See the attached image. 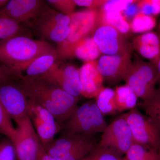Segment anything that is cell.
Wrapping results in <instances>:
<instances>
[{
  "label": "cell",
  "instance_id": "1",
  "mask_svg": "<svg viewBox=\"0 0 160 160\" xmlns=\"http://www.w3.org/2000/svg\"><path fill=\"white\" fill-rule=\"evenodd\" d=\"M18 82L27 98L49 110L62 125L77 109L79 98L72 96L42 77L23 75Z\"/></svg>",
  "mask_w": 160,
  "mask_h": 160
},
{
  "label": "cell",
  "instance_id": "2",
  "mask_svg": "<svg viewBox=\"0 0 160 160\" xmlns=\"http://www.w3.org/2000/svg\"><path fill=\"white\" fill-rule=\"evenodd\" d=\"M58 52L49 42L18 36L0 43V63L23 75L27 67L42 55Z\"/></svg>",
  "mask_w": 160,
  "mask_h": 160
},
{
  "label": "cell",
  "instance_id": "3",
  "mask_svg": "<svg viewBox=\"0 0 160 160\" xmlns=\"http://www.w3.org/2000/svg\"><path fill=\"white\" fill-rule=\"evenodd\" d=\"M69 16V35L57 47L60 60L72 58V50L75 46L83 39L92 37L99 26V10L87 9L73 12Z\"/></svg>",
  "mask_w": 160,
  "mask_h": 160
},
{
  "label": "cell",
  "instance_id": "4",
  "mask_svg": "<svg viewBox=\"0 0 160 160\" xmlns=\"http://www.w3.org/2000/svg\"><path fill=\"white\" fill-rule=\"evenodd\" d=\"M97 144L93 136L64 134L42 145L46 152L57 160H82Z\"/></svg>",
  "mask_w": 160,
  "mask_h": 160
},
{
  "label": "cell",
  "instance_id": "5",
  "mask_svg": "<svg viewBox=\"0 0 160 160\" xmlns=\"http://www.w3.org/2000/svg\"><path fill=\"white\" fill-rule=\"evenodd\" d=\"M107 123L95 102L89 101L78 106L74 113L62 125L64 134H81L93 136L102 133Z\"/></svg>",
  "mask_w": 160,
  "mask_h": 160
},
{
  "label": "cell",
  "instance_id": "6",
  "mask_svg": "<svg viewBox=\"0 0 160 160\" xmlns=\"http://www.w3.org/2000/svg\"><path fill=\"white\" fill-rule=\"evenodd\" d=\"M124 81L138 98L146 102L155 92L158 74L152 63L137 58L132 61L131 68Z\"/></svg>",
  "mask_w": 160,
  "mask_h": 160
},
{
  "label": "cell",
  "instance_id": "7",
  "mask_svg": "<svg viewBox=\"0 0 160 160\" xmlns=\"http://www.w3.org/2000/svg\"><path fill=\"white\" fill-rule=\"evenodd\" d=\"M121 116L129 125L135 142L157 152L160 147V133L148 117L136 107Z\"/></svg>",
  "mask_w": 160,
  "mask_h": 160
},
{
  "label": "cell",
  "instance_id": "8",
  "mask_svg": "<svg viewBox=\"0 0 160 160\" xmlns=\"http://www.w3.org/2000/svg\"><path fill=\"white\" fill-rule=\"evenodd\" d=\"M134 142L129 125L120 116L108 125L98 144L123 157Z\"/></svg>",
  "mask_w": 160,
  "mask_h": 160
},
{
  "label": "cell",
  "instance_id": "9",
  "mask_svg": "<svg viewBox=\"0 0 160 160\" xmlns=\"http://www.w3.org/2000/svg\"><path fill=\"white\" fill-rule=\"evenodd\" d=\"M28 115L40 142L43 145L54 139V137L63 129L51 112L33 100L28 99Z\"/></svg>",
  "mask_w": 160,
  "mask_h": 160
},
{
  "label": "cell",
  "instance_id": "10",
  "mask_svg": "<svg viewBox=\"0 0 160 160\" xmlns=\"http://www.w3.org/2000/svg\"><path fill=\"white\" fill-rule=\"evenodd\" d=\"M74 97L81 96L80 69L71 63L58 60L45 74L40 76Z\"/></svg>",
  "mask_w": 160,
  "mask_h": 160
},
{
  "label": "cell",
  "instance_id": "11",
  "mask_svg": "<svg viewBox=\"0 0 160 160\" xmlns=\"http://www.w3.org/2000/svg\"><path fill=\"white\" fill-rule=\"evenodd\" d=\"M18 81L0 83V100L6 112L15 122L28 116V98Z\"/></svg>",
  "mask_w": 160,
  "mask_h": 160
},
{
  "label": "cell",
  "instance_id": "12",
  "mask_svg": "<svg viewBox=\"0 0 160 160\" xmlns=\"http://www.w3.org/2000/svg\"><path fill=\"white\" fill-rule=\"evenodd\" d=\"M17 135L13 144L18 160H36L41 144L29 116L17 121Z\"/></svg>",
  "mask_w": 160,
  "mask_h": 160
},
{
  "label": "cell",
  "instance_id": "13",
  "mask_svg": "<svg viewBox=\"0 0 160 160\" xmlns=\"http://www.w3.org/2000/svg\"><path fill=\"white\" fill-rule=\"evenodd\" d=\"M132 52L101 56L98 60V67L104 82L109 86H114L125 79L132 64Z\"/></svg>",
  "mask_w": 160,
  "mask_h": 160
},
{
  "label": "cell",
  "instance_id": "14",
  "mask_svg": "<svg viewBox=\"0 0 160 160\" xmlns=\"http://www.w3.org/2000/svg\"><path fill=\"white\" fill-rule=\"evenodd\" d=\"M92 38L103 55L122 54L132 50L131 43L126 41V37L108 25L99 26Z\"/></svg>",
  "mask_w": 160,
  "mask_h": 160
},
{
  "label": "cell",
  "instance_id": "15",
  "mask_svg": "<svg viewBox=\"0 0 160 160\" xmlns=\"http://www.w3.org/2000/svg\"><path fill=\"white\" fill-rule=\"evenodd\" d=\"M42 0H10L0 10V16L19 23L29 22L49 8Z\"/></svg>",
  "mask_w": 160,
  "mask_h": 160
},
{
  "label": "cell",
  "instance_id": "16",
  "mask_svg": "<svg viewBox=\"0 0 160 160\" xmlns=\"http://www.w3.org/2000/svg\"><path fill=\"white\" fill-rule=\"evenodd\" d=\"M81 96L87 98H95L104 88V79L99 71L98 60L85 62L80 68Z\"/></svg>",
  "mask_w": 160,
  "mask_h": 160
},
{
  "label": "cell",
  "instance_id": "17",
  "mask_svg": "<svg viewBox=\"0 0 160 160\" xmlns=\"http://www.w3.org/2000/svg\"><path fill=\"white\" fill-rule=\"evenodd\" d=\"M131 46L141 56L153 63L160 52V35L155 32H149L132 38Z\"/></svg>",
  "mask_w": 160,
  "mask_h": 160
},
{
  "label": "cell",
  "instance_id": "18",
  "mask_svg": "<svg viewBox=\"0 0 160 160\" xmlns=\"http://www.w3.org/2000/svg\"><path fill=\"white\" fill-rule=\"evenodd\" d=\"M102 54L92 37H88L81 40L75 46L72 58H77L87 62L96 61Z\"/></svg>",
  "mask_w": 160,
  "mask_h": 160
},
{
  "label": "cell",
  "instance_id": "19",
  "mask_svg": "<svg viewBox=\"0 0 160 160\" xmlns=\"http://www.w3.org/2000/svg\"><path fill=\"white\" fill-rule=\"evenodd\" d=\"M32 26L42 41H51L57 43L58 45L65 41L69 33V26L42 25Z\"/></svg>",
  "mask_w": 160,
  "mask_h": 160
},
{
  "label": "cell",
  "instance_id": "20",
  "mask_svg": "<svg viewBox=\"0 0 160 160\" xmlns=\"http://www.w3.org/2000/svg\"><path fill=\"white\" fill-rule=\"evenodd\" d=\"M59 60L58 52L42 55L30 64L25 70V76H40L49 71ZM24 71V72H25Z\"/></svg>",
  "mask_w": 160,
  "mask_h": 160
},
{
  "label": "cell",
  "instance_id": "21",
  "mask_svg": "<svg viewBox=\"0 0 160 160\" xmlns=\"http://www.w3.org/2000/svg\"><path fill=\"white\" fill-rule=\"evenodd\" d=\"M101 25H108L113 27L126 37L131 32L128 21L120 12L99 10V26Z\"/></svg>",
  "mask_w": 160,
  "mask_h": 160
},
{
  "label": "cell",
  "instance_id": "22",
  "mask_svg": "<svg viewBox=\"0 0 160 160\" xmlns=\"http://www.w3.org/2000/svg\"><path fill=\"white\" fill-rule=\"evenodd\" d=\"M114 91L118 112L129 111L136 107L138 98L128 85L117 86Z\"/></svg>",
  "mask_w": 160,
  "mask_h": 160
},
{
  "label": "cell",
  "instance_id": "23",
  "mask_svg": "<svg viewBox=\"0 0 160 160\" xmlns=\"http://www.w3.org/2000/svg\"><path fill=\"white\" fill-rule=\"evenodd\" d=\"M95 98L96 104L103 115H113L118 112L114 89L104 87Z\"/></svg>",
  "mask_w": 160,
  "mask_h": 160
},
{
  "label": "cell",
  "instance_id": "24",
  "mask_svg": "<svg viewBox=\"0 0 160 160\" xmlns=\"http://www.w3.org/2000/svg\"><path fill=\"white\" fill-rule=\"evenodd\" d=\"M70 18L69 15L63 14L55 9L48 8L39 16L31 22L32 26L42 25H61L69 26Z\"/></svg>",
  "mask_w": 160,
  "mask_h": 160
},
{
  "label": "cell",
  "instance_id": "25",
  "mask_svg": "<svg viewBox=\"0 0 160 160\" xmlns=\"http://www.w3.org/2000/svg\"><path fill=\"white\" fill-rule=\"evenodd\" d=\"M140 105L160 132V86L149 99Z\"/></svg>",
  "mask_w": 160,
  "mask_h": 160
},
{
  "label": "cell",
  "instance_id": "26",
  "mask_svg": "<svg viewBox=\"0 0 160 160\" xmlns=\"http://www.w3.org/2000/svg\"><path fill=\"white\" fill-rule=\"evenodd\" d=\"M123 160H159L157 152L134 142L123 156Z\"/></svg>",
  "mask_w": 160,
  "mask_h": 160
},
{
  "label": "cell",
  "instance_id": "27",
  "mask_svg": "<svg viewBox=\"0 0 160 160\" xmlns=\"http://www.w3.org/2000/svg\"><path fill=\"white\" fill-rule=\"evenodd\" d=\"M130 31L133 33H142L149 32L156 25L155 16L138 12L129 23Z\"/></svg>",
  "mask_w": 160,
  "mask_h": 160
},
{
  "label": "cell",
  "instance_id": "28",
  "mask_svg": "<svg viewBox=\"0 0 160 160\" xmlns=\"http://www.w3.org/2000/svg\"><path fill=\"white\" fill-rule=\"evenodd\" d=\"M21 23L0 16V43L18 36H26Z\"/></svg>",
  "mask_w": 160,
  "mask_h": 160
},
{
  "label": "cell",
  "instance_id": "29",
  "mask_svg": "<svg viewBox=\"0 0 160 160\" xmlns=\"http://www.w3.org/2000/svg\"><path fill=\"white\" fill-rule=\"evenodd\" d=\"M11 120L0 100V134L9 138L13 143L17 131Z\"/></svg>",
  "mask_w": 160,
  "mask_h": 160
},
{
  "label": "cell",
  "instance_id": "30",
  "mask_svg": "<svg viewBox=\"0 0 160 160\" xmlns=\"http://www.w3.org/2000/svg\"><path fill=\"white\" fill-rule=\"evenodd\" d=\"M123 157L113 150L98 144L82 160H123Z\"/></svg>",
  "mask_w": 160,
  "mask_h": 160
},
{
  "label": "cell",
  "instance_id": "31",
  "mask_svg": "<svg viewBox=\"0 0 160 160\" xmlns=\"http://www.w3.org/2000/svg\"><path fill=\"white\" fill-rule=\"evenodd\" d=\"M139 12L155 16L160 13V0H139L136 2Z\"/></svg>",
  "mask_w": 160,
  "mask_h": 160
},
{
  "label": "cell",
  "instance_id": "32",
  "mask_svg": "<svg viewBox=\"0 0 160 160\" xmlns=\"http://www.w3.org/2000/svg\"><path fill=\"white\" fill-rule=\"evenodd\" d=\"M137 1L134 0H107L99 10L105 12L122 13L128 6Z\"/></svg>",
  "mask_w": 160,
  "mask_h": 160
},
{
  "label": "cell",
  "instance_id": "33",
  "mask_svg": "<svg viewBox=\"0 0 160 160\" xmlns=\"http://www.w3.org/2000/svg\"><path fill=\"white\" fill-rule=\"evenodd\" d=\"M17 155L14 144L9 138L0 140V160H16Z\"/></svg>",
  "mask_w": 160,
  "mask_h": 160
},
{
  "label": "cell",
  "instance_id": "34",
  "mask_svg": "<svg viewBox=\"0 0 160 160\" xmlns=\"http://www.w3.org/2000/svg\"><path fill=\"white\" fill-rule=\"evenodd\" d=\"M46 2L57 11L67 15L74 12L77 6L74 0H48Z\"/></svg>",
  "mask_w": 160,
  "mask_h": 160
},
{
  "label": "cell",
  "instance_id": "35",
  "mask_svg": "<svg viewBox=\"0 0 160 160\" xmlns=\"http://www.w3.org/2000/svg\"><path fill=\"white\" fill-rule=\"evenodd\" d=\"M23 75L12 71L2 63H0V83L10 81H18Z\"/></svg>",
  "mask_w": 160,
  "mask_h": 160
},
{
  "label": "cell",
  "instance_id": "36",
  "mask_svg": "<svg viewBox=\"0 0 160 160\" xmlns=\"http://www.w3.org/2000/svg\"><path fill=\"white\" fill-rule=\"evenodd\" d=\"M107 0H74L77 6L87 7L88 9L99 10Z\"/></svg>",
  "mask_w": 160,
  "mask_h": 160
},
{
  "label": "cell",
  "instance_id": "37",
  "mask_svg": "<svg viewBox=\"0 0 160 160\" xmlns=\"http://www.w3.org/2000/svg\"><path fill=\"white\" fill-rule=\"evenodd\" d=\"M136 2L133 3L128 6L127 9L122 13L127 20L128 18L132 19L138 12H139Z\"/></svg>",
  "mask_w": 160,
  "mask_h": 160
},
{
  "label": "cell",
  "instance_id": "38",
  "mask_svg": "<svg viewBox=\"0 0 160 160\" xmlns=\"http://www.w3.org/2000/svg\"><path fill=\"white\" fill-rule=\"evenodd\" d=\"M36 160H57L46 152L42 143L40 145Z\"/></svg>",
  "mask_w": 160,
  "mask_h": 160
},
{
  "label": "cell",
  "instance_id": "39",
  "mask_svg": "<svg viewBox=\"0 0 160 160\" xmlns=\"http://www.w3.org/2000/svg\"><path fill=\"white\" fill-rule=\"evenodd\" d=\"M152 63L155 66L157 70L158 74V82L160 83V52L157 58Z\"/></svg>",
  "mask_w": 160,
  "mask_h": 160
},
{
  "label": "cell",
  "instance_id": "40",
  "mask_svg": "<svg viewBox=\"0 0 160 160\" xmlns=\"http://www.w3.org/2000/svg\"><path fill=\"white\" fill-rule=\"evenodd\" d=\"M9 0H0V10L7 4Z\"/></svg>",
  "mask_w": 160,
  "mask_h": 160
},
{
  "label": "cell",
  "instance_id": "41",
  "mask_svg": "<svg viewBox=\"0 0 160 160\" xmlns=\"http://www.w3.org/2000/svg\"><path fill=\"white\" fill-rule=\"evenodd\" d=\"M157 154L159 160H160V147L157 151Z\"/></svg>",
  "mask_w": 160,
  "mask_h": 160
},
{
  "label": "cell",
  "instance_id": "42",
  "mask_svg": "<svg viewBox=\"0 0 160 160\" xmlns=\"http://www.w3.org/2000/svg\"><path fill=\"white\" fill-rule=\"evenodd\" d=\"M159 29L160 30V24H159Z\"/></svg>",
  "mask_w": 160,
  "mask_h": 160
}]
</instances>
